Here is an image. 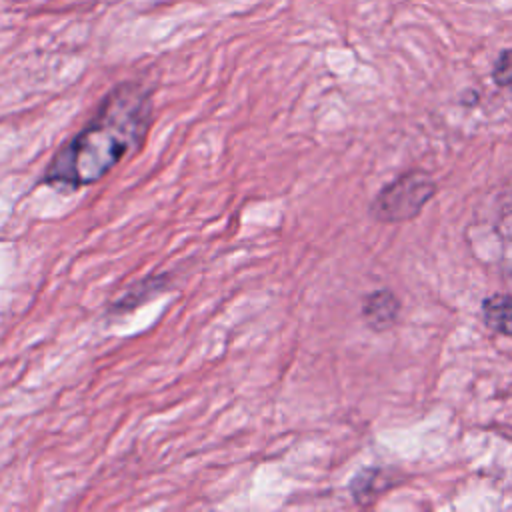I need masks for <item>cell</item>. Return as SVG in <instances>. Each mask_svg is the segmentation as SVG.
<instances>
[{"label": "cell", "instance_id": "cell-4", "mask_svg": "<svg viewBox=\"0 0 512 512\" xmlns=\"http://www.w3.org/2000/svg\"><path fill=\"white\" fill-rule=\"evenodd\" d=\"M168 276H148L142 282H138L132 290H128L122 298H118L116 302H112L110 312L112 314H126L130 310H134L136 306H140L142 302L154 298L158 292H162L166 288Z\"/></svg>", "mask_w": 512, "mask_h": 512}, {"label": "cell", "instance_id": "cell-1", "mask_svg": "<svg viewBox=\"0 0 512 512\" xmlns=\"http://www.w3.org/2000/svg\"><path fill=\"white\" fill-rule=\"evenodd\" d=\"M154 118L152 94L138 82L114 86L88 124L66 140L48 162L42 184L76 192L108 176L144 144Z\"/></svg>", "mask_w": 512, "mask_h": 512}, {"label": "cell", "instance_id": "cell-5", "mask_svg": "<svg viewBox=\"0 0 512 512\" xmlns=\"http://www.w3.org/2000/svg\"><path fill=\"white\" fill-rule=\"evenodd\" d=\"M484 320L492 330L512 336V296L486 300Z\"/></svg>", "mask_w": 512, "mask_h": 512}, {"label": "cell", "instance_id": "cell-3", "mask_svg": "<svg viewBox=\"0 0 512 512\" xmlns=\"http://www.w3.org/2000/svg\"><path fill=\"white\" fill-rule=\"evenodd\" d=\"M398 310H400V304H398L396 296L388 290L372 292L364 300V306H362V314L374 330L390 328L398 318Z\"/></svg>", "mask_w": 512, "mask_h": 512}, {"label": "cell", "instance_id": "cell-6", "mask_svg": "<svg viewBox=\"0 0 512 512\" xmlns=\"http://www.w3.org/2000/svg\"><path fill=\"white\" fill-rule=\"evenodd\" d=\"M494 82L500 86L512 84V50H506L498 56L494 64Z\"/></svg>", "mask_w": 512, "mask_h": 512}, {"label": "cell", "instance_id": "cell-2", "mask_svg": "<svg viewBox=\"0 0 512 512\" xmlns=\"http://www.w3.org/2000/svg\"><path fill=\"white\" fill-rule=\"evenodd\" d=\"M434 194V184L420 174H406L388 184L372 204L374 214L384 222L408 220L420 212Z\"/></svg>", "mask_w": 512, "mask_h": 512}]
</instances>
